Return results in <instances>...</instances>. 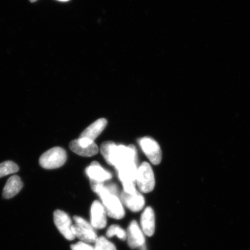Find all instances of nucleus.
I'll use <instances>...</instances> for the list:
<instances>
[{
  "mask_svg": "<svg viewBox=\"0 0 250 250\" xmlns=\"http://www.w3.org/2000/svg\"><path fill=\"white\" fill-rule=\"evenodd\" d=\"M136 184L140 191L143 193H149L154 189L155 180L154 171L147 162H143L137 169Z\"/></svg>",
  "mask_w": 250,
  "mask_h": 250,
  "instance_id": "obj_5",
  "label": "nucleus"
},
{
  "mask_svg": "<svg viewBox=\"0 0 250 250\" xmlns=\"http://www.w3.org/2000/svg\"><path fill=\"white\" fill-rule=\"evenodd\" d=\"M95 243L94 248L95 250H117L114 244L109 242L104 236L98 237Z\"/></svg>",
  "mask_w": 250,
  "mask_h": 250,
  "instance_id": "obj_18",
  "label": "nucleus"
},
{
  "mask_svg": "<svg viewBox=\"0 0 250 250\" xmlns=\"http://www.w3.org/2000/svg\"><path fill=\"white\" fill-rule=\"evenodd\" d=\"M139 145L152 164L158 165L162 160V151L159 144L149 137H143L139 140Z\"/></svg>",
  "mask_w": 250,
  "mask_h": 250,
  "instance_id": "obj_6",
  "label": "nucleus"
},
{
  "mask_svg": "<svg viewBox=\"0 0 250 250\" xmlns=\"http://www.w3.org/2000/svg\"><path fill=\"white\" fill-rule=\"evenodd\" d=\"M126 233L128 245L131 249L146 250L145 234L136 221L131 222Z\"/></svg>",
  "mask_w": 250,
  "mask_h": 250,
  "instance_id": "obj_7",
  "label": "nucleus"
},
{
  "mask_svg": "<svg viewBox=\"0 0 250 250\" xmlns=\"http://www.w3.org/2000/svg\"><path fill=\"white\" fill-rule=\"evenodd\" d=\"M90 180L103 183L112 179V174L102 167L98 162H93L85 170Z\"/></svg>",
  "mask_w": 250,
  "mask_h": 250,
  "instance_id": "obj_11",
  "label": "nucleus"
},
{
  "mask_svg": "<svg viewBox=\"0 0 250 250\" xmlns=\"http://www.w3.org/2000/svg\"><path fill=\"white\" fill-rule=\"evenodd\" d=\"M120 199L122 203L133 212H139L145 207V198L137 190L133 193H128L123 190Z\"/></svg>",
  "mask_w": 250,
  "mask_h": 250,
  "instance_id": "obj_10",
  "label": "nucleus"
},
{
  "mask_svg": "<svg viewBox=\"0 0 250 250\" xmlns=\"http://www.w3.org/2000/svg\"><path fill=\"white\" fill-rule=\"evenodd\" d=\"M106 235L108 237H112L114 236H117L119 239L123 240L127 239V233L123 228L118 226V225H112L109 227L106 232Z\"/></svg>",
  "mask_w": 250,
  "mask_h": 250,
  "instance_id": "obj_17",
  "label": "nucleus"
},
{
  "mask_svg": "<svg viewBox=\"0 0 250 250\" xmlns=\"http://www.w3.org/2000/svg\"><path fill=\"white\" fill-rule=\"evenodd\" d=\"M107 121L104 118L99 119L96 120L87 127L83 132L81 134V138H86L90 140L95 141L103 131L104 130L105 127L107 126Z\"/></svg>",
  "mask_w": 250,
  "mask_h": 250,
  "instance_id": "obj_13",
  "label": "nucleus"
},
{
  "mask_svg": "<svg viewBox=\"0 0 250 250\" xmlns=\"http://www.w3.org/2000/svg\"><path fill=\"white\" fill-rule=\"evenodd\" d=\"M107 222L104 206L98 201H94L90 208V224L95 229H102L107 226Z\"/></svg>",
  "mask_w": 250,
  "mask_h": 250,
  "instance_id": "obj_9",
  "label": "nucleus"
},
{
  "mask_svg": "<svg viewBox=\"0 0 250 250\" xmlns=\"http://www.w3.org/2000/svg\"><path fill=\"white\" fill-rule=\"evenodd\" d=\"M119 179L123 184L124 191L128 193H133L136 189V176L137 168L135 162H129L116 168Z\"/></svg>",
  "mask_w": 250,
  "mask_h": 250,
  "instance_id": "obj_2",
  "label": "nucleus"
},
{
  "mask_svg": "<svg viewBox=\"0 0 250 250\" xmlns=\"http://www.w3.org/2000/svg\"><path fill=\"white\" fill-rule=\"evenodd\" d=\"M69 146L72 151L84 157H91L98 154L99 152L98 146L95 143L89 146H83L79 145L77 140H74L71 142Z\"/></svg>",
  "mask_w": 250,
  "mask_h": 250,
  "instance_id": "obj_15",
  "label": "nucleus"
},
{
  "mask_svg": "<svg viewBox=\"0 0 250 250\" xmlns=\"http://www.w3.org/2000/svg\"><path fill=\"white\" fill-rule=\"evenodd\" d=\"M58 1H62V2H66L69 1V0H58Z\"/></svg>",
  "mask_w": 250,
  "mask_h": 250,
  "instance_id": "obj_20",
  "label": "nucleus"
},
{
  "mask_svg": "<svg viewBox=\"0 0 250 250\" xmlns=\"http://www.w3.org/2000/svg\"><path fill=\"white\" fill-rule=\"evenodd\" d=\"M71 250H95V248L89 243L79 242L71 246Z\"/></svg>",
  "mask_w": 250,
  "mask_h": 250,
  "instance_id": "obj_19",
  "label": "nucleus"
},
{
  "mask_svg": "<svg viewBox=\"0 0 250 250\" xmlns=\"http://www.w3.org/2000/svg\"><path fill=\"white\" fill-rule=\"evenodd\" d=\"M20 170L18 166L12 161H5L0 164V178L17 173Z\"/></svg>",
  "mask_w": 250,
  "mask_h": 250,
  "instance_id": "obj_16",
  "label": "nucleus"
},
{
  "mask_svg": "<svg viewBox=\"0 0 250 250\" xmlns=\"http://www.w3.org/2000/svg\"><path fill=\"white\" fill-rule=\"evenodd\" d=\"M73 220L75 224H73L72 230L75 237L81 242L89 244L95 243L98 237L91 224L79 216H74Z\"/></svg>",
  "mask_w": 250,
  "mask_h": 250,
  "instance_id": "obj_4",
  "label": "nucleus"
},
{
  "mask_svg": "<svg viewBox=\"0 0 250 250\" xmlns=\"http://www.w3.org/2000/svg\"><path fill=\"white\" fill-rule=\"evenodd\" d=\"M141 227L146 235H154L155 230V216L151 207L146 208L143 212L140 220Z\"/></svg>",
  "mask_w": 250,
  "mask_h": 250,
  "instance_id": "obj_12",
  "label": "nucleus"
},
{
  "mask_svg": "<svg viewBox=\"0 0 250 250\" xmlns=\"http://www.w3.org/2000/svg\"><path fill=\"white\" fill-rule=\"evenodd\" d=\"M67 160L65 150L61 147H54L43 153L41 156L39 162L46 169H55L64 165Z\"/></svg>",
  "mask_w": 250,
  "mask_h": 250,
  "instance_id": "obj_3",
  "label": "nucleus"
},
{
  "mask_svg": "<svg viewBox=\"0 0 250 250\" xmlns=\"http://www.w3.org/2000/svg\"><path fill=\"white\" fill-rule=\"evenodd\" d=\"M101 152L105 161L115 168L129 162L137 164V150L133 145L117 146L115 143L108 141L102 144Z\"/></svg>",
  "mask_w": 250,
  "mask_h": 250,
  "instance_id": "obj_1",
  "label": "nucleus"
},
{
  "mask_svg": "<svg viewBox=\"0 0 250 250\" xmlns=\"http://www.w3.org/2000/svg\"><path fill=\"white\" fill-rule=\"evenodd\" d=\"M31 2H35L37 0H29Z\"/></svg>",
  "mask_w": 250,
  "mask_h": 250,
  "instance_id": "obj_21",
  "label": "nucleus"
},
{
  "mask_svg": "<svg viewBox=\"0 0 250 250\" xmlns=\"http://www.w3.org/2000/svg\"><path fill=\"white\" fill-rule=\"evenodd\" d=\"M54 220L55 226L65 239L73 240L76 238L72 230L73 224L69 215L66 212L56 210L54 213Z\"/></svg>",
  "mask_w": 250,
  "mask_h": 250,
  "instance_id": "obj_8",
  "label": "nucleus"
},
{
  "mask_svg": "<svg viewBox=\"0 0 250 250\" xmlns=\"http://www.w3.org/2000/svg\"><path fill=\"white\" fill-rule=\"evenodd\" d=\"M23 184L18 176H12L8 180L3 189L2 196L5 199H11L17 195L22 188Z\"/></svg>",
  "mask_w": 250,
  "mask_h": 250,
  "instance_id": "obj_14",
  "label": "nucleus"
}]
</instances>
